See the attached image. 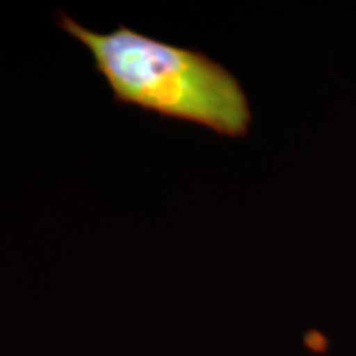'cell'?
I'll list each match as a JSON object with an SVG mask.
<instances>
[{
  "mask_svg": "<svg viewBox=\"0 0 356 356\" xmlns=\"http://www.w3.org/2000/svg\"><path fill=\"white\" fill-rule=\"evenodd\" d=\"M56 22L88 48L117 103L232 139L248 135L252 109L245 91L238 77L202 51L166 44L125 24L99 34L62 10Z\"/></svg>",
  "mask_w": 356,
  "mask_h": 356,
  "instance_id": "cell-1",
  "label": "cell"
}]
</instances>
